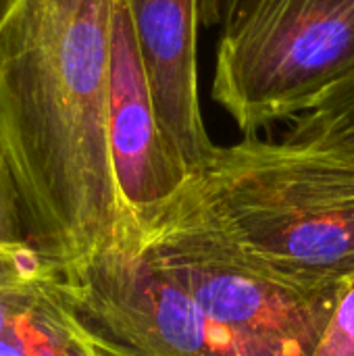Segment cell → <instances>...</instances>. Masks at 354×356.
Returning <instances> with one entry per match:
<instances>
[{
  "instance_id": "cell-1",
  "label": "cell",
  "mask_w": 354,
  "mask_h": 356,
  "mask_svg": "<svg viewBox=\"0 0 354 356\" xmlns=\"http://www.w3.org/2000/svg\"><path fill=\"white\" fill-rule=\"evenodd\" d=\"M119 0H23L0 38V131L58 273L138 240L113 177L106 98Z\"/></svg>"
},
{
  "instance_id": "cell-2",
  "label": "cell",
  "mask_w": 354,
  "mask_h": 356,
  "mask_svg": "<svg viewBox=\"0 0 354 356\" xmlns=\"http://www.w3.org/2000/svg\"><path fill=\"white\" fill-rule=\"evenodd\" d=\"M196 188L217 223L275 269L319 282L354 273V152L248 134L217 146Z\"/></svg>"
},
{
  "instance_id": "cell-3",
  "label": "cell",
  "mask_w": 354,
  "mask_h": 356,
  "mask_svg": "<svg viewBox=\"0 0 354 356\" xmlns=\"http://www.w3.org/2000/svg\"><path fill=\"white\" fill-rule=\"evenodd\" d=\"M142 240L196 307L219 356H311L346 284L296 277L248 252L211 215L196 177Z\"/></svg>"
},
{
  "instance_id": "cell-4",
  "label": "cell",
  "mask_w": 354,
  "mask_h": 356,
  "mask_svg": "<svg viewBox=\"0 0 354 356\" xmlns=\"http://www.w3.org/2000/svg\"><path fill=\"white\" fill-rule=\"evenodd\" d=\"M354 71V0H246L221 27L211 98L248 136Z\"/></svg>"
},
{
  "instance_id": "cell-5",
  "label": "cell",
  "mask_w": 354,
  "mask_h": 356,
  "mask_svg": "<svg viewBox=\"0 0 354 356\" xmlns=\"http://www.w3.org/2000/svg\"><path fill=\"white\" fill-rule=\"evenodd\" d=\"M56 288L73 321L111 356H219L196 307L142 236L63 269Z\"/></svg>"
},
{
  "instance_id": "cell-6",
  "label": "cell",
  "mask_w": 354,
  "mask_h": 356,
  "mask_svg": "<svg viewBox=\"0 0 354 356\" xmlns=\"http://www.w3.org/2000/svg\"><path fill=\"white\" fill-rule=\"evenodd\" d=\"M106 142L125 219L140 238L196 175L163 129L127 0L117 2L113 23Z\"/></svg>"
},
{
  "instance_id": "cell-7",
  "label": "cell",
  "mask_w": 354,
  "mask_h": 356,
  "mask_svg": "<svg viewBox=\"0 0 354 356\" xmlns=\"http://www.w3.org/2000/svg\"><path fill=\"white\" fill-rule=\"evenodd\" d=\"M140 56L167 138L194 175L213 159L198 94L202 0H127Z\"/></svg>"
},
{
  "instance_id": "cell-8",
  "label": "cell",
  "mask_w": 354,
  "mask_h": 356,
  "mask_svg": "<svg viewBox=\"0 0 354 356\" xmlns=\"http://www.w3.org/2000/svg\"><path fill=\"white\" fill-rule=\"evenodd\" d=\"M56 277L0 280V356H111L73 321Z\"/></svg>"
},
{
  "instance_id": "cell-9",
  "label": "cell",
  "mask_w": 354,
  "mask_h": 356,
  "mask_svg": "<svg viewBox=\"0 0 354 356\" xmlns=\"http://www.w3.org/2000/svg\"><path fill=\"white\" fill-rule=\"evenodd\" d=\"M284 140L354 152V71L294 117Z\"/></svg>"
},
{
  "instance_id": "cell-10",
  "label": "cell",
  "mask_w": 354,
  "mask_h": 356,
  "mask_svg": "<svg viewBox=\"0 0 354 356\" xmlns=\"http://www.w3.org/2000/svg\"><path fill=\"white\" fill-rule=\"evenodd\" d=\"M0 246L29 250L40 257L31 211L27 207L2 131H0Z\"/></svg>"
},
{
  "instance_id": "cell-11",
  "label": "cell",
  "mask_w": 354,
  "mask_h": 356,
  "mask_svg": "<svg viewBox=\"0 0 354 356\" xmlns=\"http://www.w3.org/2000/svg\"><path fill=\"white\" fill-rule=\"evenodd\" d=\"M311 356H354V273L346 277L340 300Z\"/></svg>"
},
{
  "instance_id": "cell-12",
  "label": "cell",
  "mask_w": 354,
  "mask_h": 356,
  "mask_svg": "<svg viewBox=\"0 0 354 356\" xmlns=\"http://www.w3.org/2000/svg\"><path fill=\"white\" fill-rule=\"evenodd\" d=\"M58 271L29 250L0 246V280L6 277H52Z\"/></svg>"
},
{
  "instance_id": "cell-13",
  "label": "cell",
  "mask_w": 354,
  "mask_h": 356,
  "mask_svg": "<svg viewBox=\"0 0 354 356\" xmlns=\"http://www.w3.org/2000/svg\"><path fill=\"white\" fill-rule=\"evenodd\" d=\"M246 0H202V23L223 27Z\"/></svg>"
},
{
  "instance_id": "cell-14",
  "label": "cell",
  "mask_w": 354,
  "mask_h": 356,
  "mask_svg": "<svg viewBox=\"0 0 354 356\" xmlns=\"http://www.w3.org/2000/svg\"><path fill=\"white\" fill-rule=\"evenodd\" d=\"M21 4H23V0H0V38L6 31L8 23L15 19Z\"/></svg>"
}]
</instances>
